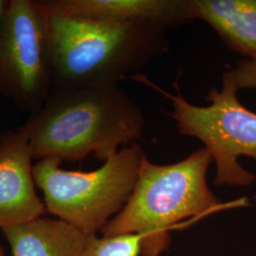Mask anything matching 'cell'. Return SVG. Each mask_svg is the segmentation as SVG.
<instances>
[{
    "instance_id": "9",
    "label": "cell",
    "mask_w": 256,
    "mask_h": 256,
    "mask_svg": "<svg viewBox=\"0 0 256 256\" xmlns=\"http://www.w3.org/2000/svg\"><path fill=\"white\" fill-rule=\"evenodd\" d=\"M190 7L230 50L256 60V0H190Z\"/></svg>"
},
{
    "instance_id": "7",
    "label": "cell",
    "mask_w": 256,
    "mask_h": 256,
    "mask_svg": "<svg viewBox=\"0 0 256 256\" xmlns=\"http://www.w3.org/2000/svg\"><path fill=\"white\" fill-rule=\"evenodd\" d=\"M32 151L18 128L0 135V228L23 224L46 214L37 196Z\"/></svg>"
},
{
    "instance_id": "5",
    "label": "cell",
    "mask_w": 256,
    "mask_h": 256,
    "mask_svg": "<svg viewBox=\"0 0 256 256\" xmlns=\"http://www.w3.org/2000/svg\"><path fill=\"white\" fill-rule=\"evenodd\" d=\"M131 79L154 86L172 102L169 115L176 122L180 133L202 140L212 156L216 166L214 184L216 187H248L256 176L242 167L238 158L250 156L256 160V113L246 108L238 100V84L230 70L222 74V88L212 86L206 106L187 101L180 93L178 81L176 94H170L138 74Z\"/></svg>"
},
{
    "instance_id": "14",
    "label": "cell",
    "mask_w": 256,
    "mask_h": 256,
    "mask_svg": "<svg viewBox=\"0 0 256 256\" xmlns=\"http://www.w3.org/2000/svg\"><path fill=\"white\" fill-rule=\"evenodd\" d=\"M0 256H4V250L0 246Z\"/></svg>"
},
{
    "instance_id": "11",
    "label": "cell",
    "mask_w": 256,
    "mask_h": 256,
    "mask_svg": "<svg viewBox=\"0 0 256 256\" xmlns=\"http://www.w3.org/2000/svg\"><path fill=\"white\" fill-rule=\"evenodd\" d=\"M144 238L142 234L88 236L82 256H140Z\"/></svg>"
},
{
    "instance_id": "4",
    "label": "cell",
    "mask_w": 256,
    "mask_h": 256,
    "mask_svg": "<svg viewBox=\"0 0 256 256\" xmlns=\"http://www.w3.org/2000/svg\"><path fill=\"white\" fill-rule=\"evenodd\" d=\"M144 156L135 142L90 172L68 171L60 160L44 158L34 165V178L46 212L88 236L102 232L124 207Z\"/></svg>"
},
{
    "instance_id": "12",
    "label": "cell",
    "mask_w": 256,
    "mask_h": 256,
    "mask_svg": "<svg viewBox=\"0 0 256 256\" xmlns=\"http://www.w3.org/2000/svg\"><path fill=\"white\" fill-rule=\"evenodd\" d=\"M230 72L239 90H256V60L242 59Z\"/></svg>"
},
{
    "instance_id": "2",
    "label": "cell",
    "mask_w": 256,
    "mask_h": 256,
    "mask_svg": "<svg viewBox=\"0 0 256 256\" xmlns=\"http://www.w3.org/2000/svg\"><path fill=\"white\" fill-rule=\"evenodd\" d=\"M42 12L48 37L52 90L119 84L169 50L168 28L162 24L119 23Z\"/></svg>"
},
{
    "instance_id": "6",
    "label": "cell",
    "mask_w": 256,
    "mask_h": 256,
    "mask_svg": "<svg viewBox=\"0 0 256 256\" xmlns=\"http://www.w3.org/2000/svg\"><path fill=\"white\" fill-rule=\"evenodd\" d=\"M52 92L45 16L36 0H9L0 20V94L34 114Z\"/></svg>"
},
{
    "instance_id": "10",
    "label": "cell",
    "mask_w": 256,
    "mask_h": 256,
    "mask_svg": "<svg viewBox=\"0 0 256 256\" xmlns=\"http://www.w3.org/2000/svg\"><path fill=\"white\" fill-rule=\"evenodd\" d=\"M1 230L12 256H82L88 239L64 220L43 216Z\"/></svg>"
},
{
    "instance_id": "8",
    "label": "cell",
    "mask_w": 256,
    "mask_h": 256,
    "mask_svg": "<svg viewBox=\"0 0 256 256\" xmlns=\"http://www.w3.org/2000/svg\"><path fill=\"white\" fill-rule=\"evenodd\" d=\"M44 12L119 23L151 22L176 27L194 20L190 0H36Z\"/></svg>"
},
{
    "instance_id": "1",
    "label": "cell",
    "mask_w": 256,
    "mask_h": 256,
    "mask_svg": "<svg viewBox=\"0 0 256 256\" xmlns=\"http://www.w3.org/2000/svg\"><path fill=\"white\" fill-rule=\"evenodd\" d=\"M144 128L140 106L119 84H97L52 90L18 129L34 160L76 162L93 154L104 162L135 144Z\"/></svg>"
},
{
    "instance_id": "13",
    "label": "cell",
    "mask_w": 256,
    "mask_h": 256,
    "mask_svg": "<svg viewBox=\"0 0 256 256\" xmlns=\"http://www.w3.org/2000/svg\"><path fill=\"white\" fill-rule=\"evenodd\" d=\"M8 3H9V0H0V20L5 12V10L8 6Z\"/></svg>"
},
{
    "instance_id": "3",
    "label": "cell",
    "mask_w": 256,
    "mask_h": 256,
    "mask_svg": "<svg viewBox=\"0 0 256 256\" xmlns=\"http://www.w3.org/2000/svg\"><path fill=\"white\" fill-rule=\"evenodd\" d=\"M212 160L205 147L172 164H156L144 156L133 192L102 236L142 234L140 256H160L170 246L171 230L183 220L248 206L246 198L223 203L216 196L207 183Z\"/></svg>"
}]
</instances>
